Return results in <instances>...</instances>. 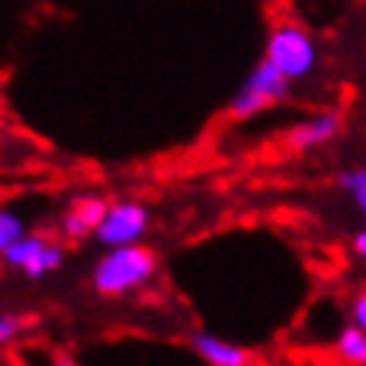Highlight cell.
Here are the masks:
<instances>
[{
  "label": "cell",
  "instance_id": "1",
  "mask_svg": "<svg viewBox=\"0 0 366 366\" xmlns=\"http://www.w3.org/2000/svg\"><path fill=\"white\" fill-rule=\"evenodd\" d=\"M155 270H159V261H155L152 249L140 242L115 245L97 261L94 273H90V286L99 298H122L127 292L143 289L155 277Z\"/></svg>",
  "mask_w": 366,
  "mask_h": 366
},
{
  "label": "cell",
  "instance_id": "2",
  "mask_svg": "<svg viewBox=\"0 0 366 366\" xmlns=\"http://www.w3.org/2000/svg\"><path fill=\"white\" fill-rule=\"evenodd\" d=\"M264 59H270L289 81H301L317 66V44L305 29H298V25H280L267 38Z\"/></svg>",
  "mask_w": 366,
  "mask_h": 366
},
{
  "label": "cell",
  "instance_id": "3",
  "mask_svg": "<svg viewBox=\"0 0 366 366\" xmlns=\"http://www.w3.org/2000/svg\"><path fill=\"white\" fill-rule=\"evenodd\" d=\"M289 84L292 81L282 75L270 59H261L258 66L249 71V78H245V84L239 87V94L233 97V103H230L233 118H252V115L264 112L267 106L286 99Z\"/></svg>",
  "mask_w": 366,
  "mask_h": 366
},
{
  "label": "cell",
  "instance_id": "4",
  "mask_svg": "<svg viewBox=\"0 0 366 366\" xmlns=\"http://www.w3.org/2000/svg\"><path fill=\"white\" fill-rule=\"evenodd\" d=\"M146 230H149V212H146L140 202L122 199V202H115V205L106 208V217L99 221L94 236H97L99 245L115 249V245L140 242L146 236Z\"/></svg>",
  "mask_w": 366,
  "mask_h": 366
},
{
  "label": "cell",
  "instance_id": "5",
  "mask_svg": "<svg viewBox=\"0 0 366 366\" xmlns=\"http://www.w3.org/2000/svg\"><path fill=\"white\" fill-rule=\"evenodd\" d=\"M4 264L13 270H22L29 280H41L47 277V273L59 270L62 261H66V254H62V249L56 242L44 239V236H29L25 233L19 242H13L10 249H6L4 254Z\"/></svg>",
  "mask_w": 366,
  "mask_h": 366
},
{
  "label": "cell",
  "instance_id": "6",
  "mask_svg": "<svg viewBox=\"0 0 366 366\" xmlns=\"http://www.w3.org/2000/svg\"><path fill=\"white\" fill-rule=\"evenodd\" d=\"M106 208L109 202L99 196H81L75 202L69 205L66 217H62V233L69 236V239H84L99 227V221L106 217Z\"/></svg>",
  "mask_w": 366,
  "mask_h": 366
},
{
  "label": "cell",
  "instance_id": "7",
  "mask_svg": "<svg viewBox=\"0 0 366 366\" xmlns=\"http://www.w3.org/2000/svg\"><path fill=\"white\" fill-rule=\"evenodd\" d=\"M338 127H342V115L338 112H320L314 118H307V122H301L298 127H292L289 134V146L292 149H317V146L329 143L332 137L338 134Z\"/></svg>",
  "mask_w": 366,
  "mask_h": 366
},
{
  "label": "cell",
  "instance_id": "8",
  "mask_svg": "<svg viewBox=\"0 0 366 366\" xmlns=\"http://www.w3.org/2000/svg\"><path fill=\"white\" fill-rule=\"evenodd\" d=\"M193 347L208 366H249V351L242 345H233L227 338H217L212 332H196Z\"/></svg>",
  "mask_w": 366,
  "mask_h": 366
},
{
  "label": "cell",
  "instance_id": "9",
  "mask_svg": "<svg viewBox=\"0 0 366 366\" xmlns=\"http://www.w3.org/2000/svg\"><path fill=\"white\" fill-rule=\"evenodd\" d=\"M335 351H338L342 360H347L351 366H366V329H360L357 323L345 326L342 332H338Z\"/></svg>",
  "mask_w": 366,
  "mask_h": 366
},
{
  "label": "cell",
  "instance_id": "10",
  "mask_svg": "<svg viewBox=\"0 0 366 366\" xmlns=\"http://www.w3.org/2000/svg\"><path fill=\"white\" fill-rule=\"evenodd\" d=\"M22 236H25V221L16 212L0 208V254L10 249L13 242H19Z\"/></svg>",
  "mask_w": 366,
  "mask_h": 366
},
{
  "label": "cell",
  "instance_id": "11",
  "mask_svg": "<svg viewBox=\"0 0 366 366\" xmlns=\"http://www.w3.org/2000/svg\"><path fill=\"white\" fill-rule=\"evenodd\" d=\"M338 183H342L347 193L354 196V202H357V208H360V214L366 217V168L345 171L342 177H338Z\"/></svg>",
  "mask_w": 366,
  "mask_h": 366
},
{
  "label": "cell",
  "instance_id": "12",
  "mask_svg": "<svg viewBox=\"0 0 366 366\" xmlns=\"http://www.w3.org/2000/svg\"><path fill=\"white\" fill-rule=\"evenodd\" d=\"M16 335H19V320H16V317H6V314H0V345L13 342Z\"/></svg>",
  "mask_w": 366,
  "mask_h": 366
},
{
  "label": "cell",
  "instance_id": "13",
  "mask_svg": "<svg viewBox=\"0 0 366 366\" xmlns=\"http://www.w3.org/2000/svg\"><path fill=\"white\" fill-rule=\"evenodd\" d=\"M351 320L360 329H366V292H360V295L351 301Z\"/></svg>",
  "mask_w": 366,
  "mask_h": 366
},
{
  "label": "cell",
  "instance_id": "14",
  "mask_svg": "<svg viewBox=\"0 0 366 366\" xmlns=\"http://www.w3.org/2000/svg\"><path fill=\"white\" fill-rule=\"evenodd\" d=\"M354 252H357V258L366 261V230H360L354 236Z\"/></svg>",
  "mask_w": 366,
  "mask_h": 366
},
{
  "label": "cell",
  "instance_id": "15",
  "mask_svg": "<svg viewBox=\"0 0 366 366\" xmlns=\"http://www.w3.org/2000/svg\"><path fill=\"white\" fill-rule=\"evenodd\" d=\"M59 366H78V363H71V360H59Z\"/></svg>",
  "mask_w": 366,
  "mask_h": 366
}]
</instances>
